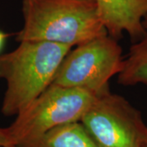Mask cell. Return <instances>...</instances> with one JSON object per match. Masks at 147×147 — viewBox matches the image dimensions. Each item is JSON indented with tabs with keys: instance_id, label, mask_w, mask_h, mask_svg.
<instances>
[{
	"instance_id": "obj_1",
	"label": "cell",
	"mask_w": 147,
	"mask_h": 147,
	"mask_svg": "<svg viewBox=\"0 0 147 147\" xmlns=\"http://www.w3.org/2000/svg\"><path fill=\"white\" fill-rule=\"evenodd\" d=\"M23 27L16 40L74 47L108 34L96 0H23Z\"/></svg>"
},
{
	"instance_id": "obj_2",
	"label": "cell",
	"mask_w": 147,
	"mask_h": 147,
	"mask_svg": "<svg viewBox=\"0 0 147 147\" xmlns=\"http://www.w3.org/2000/svg\"><path fill=\"white\" fill-rule=\"evenodd\" d=\"M72 48L45 41H21L13 51L0 55V79L7 84L2 113L16 115L35 100L51 85Z\"/></svg>"
},
{
	"instance_id": "obj_3",
	"label": "cell",
	"mask_w": 147,
	"mask_h": 147,
	"mask_svg": "<svg viewBox=\"0 0 147 147\" xmlns=\"http://www.w3.org/2000/svg\"><path fill=\"white\" fill-rule=\"evenodd\" d=\"M98 95L81 88L50 85L16 115L10 126L4 127L11 145L29 147L53 127L80 121Z\"/></svg>"
},
{
	"instance_id": "obj_4",
	"label": "cell",
	"mask_w": 147,
	"mask_h": 147,
	"mask_svg": "<svg viewBox=\"0 0 147 147\" xmlns=\"http://www.w3.org/2000/svg\"><path fill=\"white\" fill-rule=\"evenodd\" d=\"M122 47L108 34L96 37L65 57L51 85L81 88L101 94L109 90V81L120 72Z\"/></svg>"
},
{
	"instance_id": "obj_5",
	"label": "cell",
	"mask_w": 147,
	"mask_h": 147,
	"mask_svg": "<svg viewBox=\"0 0 147 147\" xmlns=\"http://www.w3.org/2000/svg\"><path fill=\"white\" fill-rule=\"evenodd\" d=\"M98 147H146L141 113L119 95L99 94L80 119Z\"/></svg>"
},
{
	"instance_id": "obj_6",
	"label": "cell",
	"mask_w": 147,
	"mask_h": 147,
	"mask_svg": "<svg viewBox=\"0 0 147 147\" xmlns=\"http://www.w3.org/2000/svg\"><path fill=\"white\" fill-rule=\"evenodd\" d=\"M106 31L115 39L127 34L134 41L146 31L147 0H96Z\"/></svg>"
},
{
	"instance_id": "obj_7",
	"label": "cell",
	"mask_w": 147,
	"mask_h": 147,
	"mask_svg": "<svg viewBox=\"0 0 147 147\" xmlns=\"http://www.w3.org/2000/svg\"><path fill=\"white\" fill-rule=\"evenodd\" d=\"M29 147H98L80 121L55 127Z\"/></svg>"
},
{
	"instance_id": "obj_8",
	"label": "cell",
	"mask_w": 147,
	"mask_h": 147,
	"mask_svg": "<svg viewBox=\"0 0 147 147\" xmlns=\"http://www.w3.org/2000/svg\"><path fill=\"white\" fill-rule=\"evenodd\" d=\"M118 82L125 86L147 85V29L132 45L118 74Z\"/></svg>"
},
{
	"instance_id": "obj_9",
	"label": "cell",
	"mask_w": 147,
	"mask_h": 147,
	"mask_svg": "<svg viewBox=\"0 0 147 147\" xmlns=\"http://www.w3.org/2000/svg\"><path fill=\"white\" fill-rule=\"evenodd\" d=\"M7 146H11L10 140L6 133L5 128L0 127V147Z\"/></svg>"
},
{
	"instance_id": "obj_10",
	"label": "cell",
	"mask_w": 147,
	"mask_h": 147,
	"mask_svg": "<svg viewBox=\"0 0 147 147\" xmlns=\"http://www.w3.org/2000/svg\"><path fill=\"white\" fill-rule=\"evenodd\" d=\"M7 36H8V34H7L0 30V51L2 50V48L3 47L4 42L6 41V38H7Z\"/></svg>"
},
{
	"instance_id": "obj_11",
	"label": "cell",
	"mask_w": 147,
	"mask_h": 147,
	"mask_svg": "<svg viewBox=\"0 0 147 147\" xmlns=\"http://www.w3.org/2000/svg\"><path fill=\"white\" fill-rule=\"evenodd\" d=\"M144 26L146 27V29H147V15L145 17V19H144Z\"/></svg>"
},
{
	"instance_id": "obj_12",
	"label": "cell",
	"mask_w": 147,
	"mask_h": 147,
	"mask_svg": "<svg viewBox=\"0 0 147 147\" xmlns=\"http://www.w3.org/2000/svg\"><path fill=\"white\" fill-rule=\"evenodd\" d=\"M2 147H18L16 146H2Z\"/></svg>"
},
{
	"instance_id": "obj_13",
	"label": "cell",
	"mask_w": 147,
	"mask_h": 147,
	"mask_svg": "<svg viewBox=\"0 0 147 147\" xmlns=\"http://www.w3.org/2000/svg\"><path fill=\"white\" fill-rule=\"evenodd\" d=\"M146 147H147V146H146Z\"/></svg>"
}]
</instances>
